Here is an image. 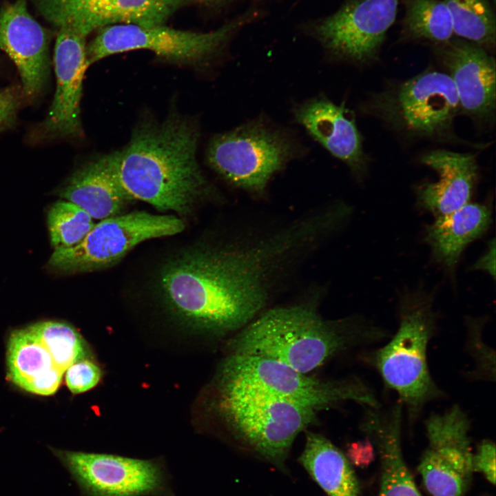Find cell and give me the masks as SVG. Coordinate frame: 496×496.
I'll return each instance as SVG.
<instances>
[{"instance_id":"1f68e13d","label":"cell","mask_w":496,"mask_h":496,"mask_svg":"<svg viewBox=\"0 0 496 496\" xmlns=\"http://www.w3.org/2000/svg\"><path fill=\"white\" fill-rule=\"evenodd\" d=\"M473 270L483 271L495 276V240L493 238L488 244L485 253L478 258L471 267Z\"/></svg>"},{"instance_id":"5bb4252c","label":"cell","mask_w":496,"mask_h":496,"mask_svg":"<svg viewBox=\"0 0 496 496\" xmlns=\"http://www.w3.org/2000/svg\"><path fill=\"white\" fill-rule=\"evenodd\" d=\"M436 51L448 71L459 109L475 118L490 117L496 101L494 57L482 46L464 39H451L438 45Z\"/></svg>"},{"instance_id":"ffe728a7","label":"cell","mask_w":496,"mask_h":496,"mask_svg":"<svg viewBox=\"0 0 496 496\" xmlns=\"http://www.w3.org/2000/svg\"><path fill=\"white\" fill-rule=\"evenodd\" d=\"M8 376L21 389L40 395H51L59 389L64 373L26 327L10 335L6 351Z\"/></svg>"},{"instance_id":"603a6c76","label":"cell","mask_w":496,"mask_h":496,"mask_svg":"<svg viewBox=\"0 0 496 496\" xmlns=\"http://www.w3.org/2000/svg\"><path fill=\"white\" fill-rule=\"evenodd\" d=\"M403 39L426 40L436 44L447 42L454 34L450 12L442 0H402Z\"/></svg>"},{"instance_id":"f546056e","label":"cell","mask_w":496,"mask_h":496,"mask_svg":"<svg viewBox=\"0 0 496 496\" xmlns=\"http://www.w3.org/2000/svg\"><path fill=\"white\" fill-rule=\"evenodd\" d=\"M23 95L22 89L15 87L0 89V133L14 125Z\"/></svg>"},{"instance_id":"2e32d148","label":"cell","mask_w":496,"mask_h":496,"mask_svg":"<svg viewBox=\"0 0 496 496\" xmlns=\"http://www.w3.org/2000/svg\"><path fill=\"white\" fill-rule=\"evenodd\" d=\"M55 194L99 220L121 214L134 200L120 182L115 152L94 157L79 166Z\"/></svg>"},{"instance_id":"8fae6325","label":"cell","mask_w":496,"mask_h":496,"mask_svg":"<svg viewBox=\"0 0 496 496\" xmlns=\"http://www.w3.org/2000/svg\"><path fill=\"white\" fill-rule=\"evenodd\" d=\"M424 425L428 446L417 469L426 489L432 496H464L473 473L467 414L454 404L431 413Z\"/></svg>"},{"instance_id":"4316f807","label":"cell","mask_w":496,"mask_h":496,"mask_svg":"<svg viewBox=\"0 0 496 496\" xmlns=\"http://www.w3.org/2000/svg\"><path fill=\"white\" fill-rule=\"evenodd\" d=\"M484 320H467L466 349L474 361L473 370L468 373L474 380H495V353L484 340L482 331Z\"/></svg>"},{"instance_id":"277c9868","label":"cell","mask_w":496,"mask_h":496,"mask_svg":"<svg viewBox=\"0 0 496 496\" xmlns=\"http://www.w3.org/2000/svg\"><path fill=\"white\" fill-rule=\"evenodd\" d=\"M218 393L282 400L316 411L354 401L378 409L372 389L359 378L324 380L265 358L231 353L218 375Z\"/></svg>"},{"instance_id":"9c48e42d","label":"cell","mask_w":496,"mask_h":496,"mask_svg":"<svg viewBox=\"0 0 496 496\" xmlns=\"http://www.w3.org/2000/svg\"><path fill=\"white\" fill-rule=\"evenodd\" d=\"M252 17H238L207 32L181 30L164 25L140 26L114 24L99 29L86 47L89 65L107 56L135 50H147L167 61L194 64L220 50L226 41Z\"/></svg>"},{"instance_id":"4fadbf2b","label":"cell","mask_w":496,"mask_h":496,"mask_svg":"<svg viewBox=\"0 0 496 496\" xmlns=\"http://www.w3.org/2000/svg\"><path fill=\"white\" fill-rule=\"evenodd\" d=\"M85 37L71 30L59 28L54 66L56 91L48 113L36 130L34 138L52 140L76 138L83 133L81 99L87 60Z\"/></svg>"},{"instance_id":"d4e9b609","label":"cell","mask_w":496,"mask_h":496,"mask_svg":"<svg viewBox=\"0 0 496 496\" xmlns=\"http://www.w3.org/2000/svg\"><path fill=\"white\" fill-rule=\"evenodd\" d=\"M28 327L47 349L57 368L64 373L74 362L88 357L82 336L68 323L45 320Z\"/></svg>"},{"instance_id":"d6a6232c","label":"cell","mask_w":496,"mask_h":496,"mask_svg":"<svg viewBox=\"0 0 496 496\" xmlns=\"http://www.w3.org/2000/svg\"><path fill=\"white\" fill-rule=\"evenodd\" d=\"M153 2L165 6L174 12L180 7L186 3L189 0H150Z\"/></svg>"},{"instance_id":"7c38bea8","label":"cell","mask_w":496,"mask_h":496,"mask_svg":"<svg viewBox=\"0 0 496 496\" xmlns=\"http://www.w3.org/2000/svg\"><path fill=\"white\" fill-rule=\"evenodd\" d=\"M399 0H348L314 27L335 55L358 62L375 59L393 24Z\"/></svg>"},{"instance_id":"ba28073f","label":"cell","mask_w":496,"mask_h":496,"mask_svg":"<svg viewBox=\"0 0 496 496\" xmlns=\"http://www.w3.org/2000/svg\"><path fill=\"white\" fill-rule=\"evenodd\" d=\"M370 110L397 130L425 137H446L459 109L448 74L427 70L375 94Z\"/></svg>"},{"instance_id":"83f0119b","label":"cell","mask_w":496,"mask_h":496,"mask_svg":"<svg viewBox=\"0 0 496 496\" xmlns=\"http://www.w3.org/2000/svg\"><path fill=\"white\" fill-rule=\"evenodd\" d=\"M101 376L100 367L88 357L74 362L65 371V384L74 394L91 390L97 385Z\"/></svg>"},{"instance_id":"cb8c5ba5","label":"cell","mask_w":496,"mask_h":496,"mask_svg":"<svg viewBox=\"0 0 496 496\" xmlns=\"http://www.w3.org/2000/svg\"><path fill=\"white\" fill-rule=\"evenodd\" d=\"M451 15L454 34L483 48L495 44V17L488 0H442Z\"/></svg>"},{"instance_id":"3957f363","label":"cell","mask_w":496,"mask_h":496,"mask_svg":"<svg viewBox=\"0 0 496 496\" xmlns=\"http://www.w3.org/2000/svg\"><path fill=\"white\" fill-rule=\"evenodd\" d=\"M396 333L383 347L369 353V363L386 386L395 391L413 424L428 402L443 392L433 379L427 350L436 328L432 298L424 292L407 293L401 298Z\"/></svg>"},{"instance_id":"ac0fdd59","label":"cell","mask_w":496,"mask_h":496,"mask_svg":"<svg viewBox=\"0 0 496 496\" xmlns=\"http://www.w3.org/2000/svg\"><path fill=\"white\" fill-rule=\"evenodd\" d=\"M295 117L331 154L357 175L363 174L366 161L362 138L353 116L344 105L325 98L311 99L298 107Z\"/></svg>"},{"instance_id":"8992f818","label":"cell","mask_w":496,"mask_h":496,"mask_svg":"<svg viewBox=\"0 0 496 496\" xmlns=\"http://www.w3.org/2000/svg\"><path fill=\"white\" fill-rule=\"evenodd\" d=\"M185 228L170 215L136 211L101 220L78 244L54 249L48 266L63 273L99 270L115 265L138 244L173 236Z\"/></svg>"},{"instance_id":"e0dca14e","label":"cell","mask_w":496,"mask_h":496,"mask_svg":"<svg viewBox=\"0 0 496 496\" xmlns=\"http://www.w3.org/2000/svg\"><path fill=\"white\" fill-rule=\"evenodd\" d=\"M404 407H367L361 429L375 446L380 463L378 496H422L404 461L401 442Z\"/></svg>"},{"instance_id":"f1b7e54d","label":"cell","mask_w":496,"mask_h":496,"mask_svg":"<svg viewBox=\"0 0 496 496\" xmlns=\"http://www.w3.org/2000/svg\"><path fill=\"white\" fill-rule=\"evenodd\" d=\"M90 0H36L41 14L59 28L69 27L73 19Z\"/></svg>"},{"instance_id":"7a4b0ae2","label":"cell","mask_w":496,"mask_h":496,"mask_svg":"<svg viewBox=\"0 0 496 496\" xmlns=\"http://www.w3.org/2000/svg\"><path fill=\"white\" fill-rule=\"evenodd\" d=\"M386 330L358 318L326 320L314 305L302 303L267 311L231 341V353L280 362L303 373L350 347L380 341Z\"/></svg>"},{"instance_id":"484cf974","label":"cell","mask_w":496,"mask_h":496,"mask_svg":"<svg viewBox=\"0 0 496 496\" xmlns=\"http://www.w3.org/2000/svg\"><path fill=\"white\" fill-rule=\"evenodd\" d=\"M51 244L54 249L72 247L82 240L94 225L83 209L66 200L54 203L48 212Z\"/></svg>"},{"instance_id":"5b68a950","label":"cell","mask_w":496,"mask_h":496,"mask_svg":"<svg viewBox=\"0 0 496 496\" xmlns=\"http://www.w3.org/2000/svg\"><path fill=\"white\" fill-rule=\"evenodd\" d=\"M217 410L231 437L244 450L285 474L297 435L316 420V410L255 395L218 393Z\"/></svg>"},{"instance_id":"9a60e30c","label":"cell","mask_w":496,"mask_h":496,"mask_svg":"<svg viewBox=\"0 0 496 496\" xmlns=\"http://www.w3.org/2000/svg\"><path fill=\"white\" fill-rule=\"evenodd\" d=\"M49 38L45 29L28 12L24 0L0 11V50L14 63L23 95L33 99L43 90L49 76Z\"/></svg>"},{"instance_id":"6da1fadb","label":"cell","mask_w":496,"mask_h":496,"mask_svg":"<svg viewBox=\"0 0 496 496\" xmlns=\"http://www.w3.org/2000/svg\"><path fill=\"white\" fill-rule=\"evenodd\" d=\"M199 136L196 123L176 114L139 123L115 152L124 189L161 211L188 214L211 189L196 158Z\"/></svg>"},{"instance_id":"30bf717a","label":"cell","mask_w":496,"mask_h":496,"mask_svg":"<svg viewBox=\"0 0 496 496\" xmlns=\"http://www.w3.org/2000/svg\"><path fill=\"white\" fill-rule=\"evenodd\" d=\"M81 496H174L169 475L157 459L51 448Z\"/></svg>"},{"instance_id":"44dd1931","label":"cell","mask_w":496,"mask_h":496,"mask_svg":"<svg viewBox=\"0 0 496 496\" xmlns=\"http://www.w3.org/2000/svg\"><path fill=\"white\" fill-rule=\"evenodd\" d=\"M491 220V209L488 205L468 203L452 213L435 218L426 227L424 239L434 259L453 271L465 248L486 233Z\"/></svg>"},{"instance_id":"7402d4cb","label":"cell","mask_w":496,"mask_h":496,"mask_svg":"<svg viewBox=\"0 0 496 496\" xmlns=\"http://www.w3.org/2000/svg\"><path fill=\"white\" fill-rule=\"evenodd\" d=\"M298 461L328 496H360L349 461L322 435L306 432L304 448Z\"/></svg>"},{"instance_id":"4dcf8cb0","label":"cell","mask_w":496,"mask_h":496,"mask_svg":"<svg viewBox=\"0 0 496 496\" xmlns=\"http://www.w3.org/2000/svg\"><path fill=\"white\" fill-rule=\"evenodd\" d=\"M473 471L483 474L492 484H495V444L490 440L481 442L472 456Z\"/></svg>"},{"instance_id":"52a82bcc","label":"cell","mask_w":496,"mask_h":496,"mask_svg":"<svg viewBox=\"0 0 496 496\" xmlns=\"http://www.w3.org/2000/svg\"><path fill=\"white\" fill-rule=\"evenodd\" d=\"M291 141L264 122L255 121L216 136L207 161L224 179L249 192L262 194L270 178L294 154Z\"/></svg>"},{"instance_id":"d6986e66","label":"cell","mask_w":496,"mask_h":496,"mask_svg":"<svg viewBox=\"0 0 496 496\" xmlns=\"http://www.w3.org/2000/svg\"><path fill=\"white\" fill-rule=\"evenodd\" d=\"M420 161L439 175L436 182L419 188L420 206L437 218L469 203L477 169L473 154L439 149L424 154Z\"/></svg>"}]
</instances>
